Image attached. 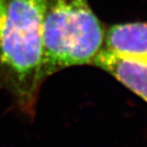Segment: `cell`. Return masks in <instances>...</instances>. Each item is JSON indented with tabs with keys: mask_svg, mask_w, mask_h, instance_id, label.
<instances>
[{
	"mask_svg": "<svg viewBox=\"0 0 147 147\" xmlns=\"http://www.w3.org/2000/svg\"><path fill=\"white\" fill-rule=\"evenodd\" d=\"M47 0H0V84L16 107L34 115L44 81L43 20Z\"/></svg>",
	"mask_w": 147,
	"mask_h": 147,
	"instance_id": "obj_1",
	"label": "cell"
},
{
	"mask_svg": "<svg viewBox=\"0 0 147 147\" xmlns=\"http://www.w3.org/2000/svg\"><path fill=\"white\" fill-rule=\"evenodd\" d=\"M105 32L88 0H47L43 20L42 76L93 64Z\"/></svg>",
	"mask_w": 147,
	"mask_h": 147,
	"instance_id": "obj_2",
	"label": "cell"
},
{
	"mask_svg": "<svg viewBox=\"0 0 147 147\" xmlns=\"http://www.w3.org/2000/svg\"><path fill=\"white\" fill-rule=\"evenodd\" d=\"M93 64L113 76L147 102V62L122 57L102 48Z\"/></svg>",
	"mask_w": 147,
	"mask_h": 147,
	"instance_id": "obj_3",
	"label": "cell"
},
{
	"mask_svg": "<svg viewBox=\"0 0 147 147\" xmlns=\"http://www.w3.org/2000/svg\"><path fill=\"white\" fill-rule=\"evenodd\" d=\"M104 44L117 55L147 62V23L112 25L105 32Z\"/></svg>",
	"mask_w": 147,
	"mask_h": 147,
	"instance_id": "obj_4",
	"label": "cell"
}]
</instances>
